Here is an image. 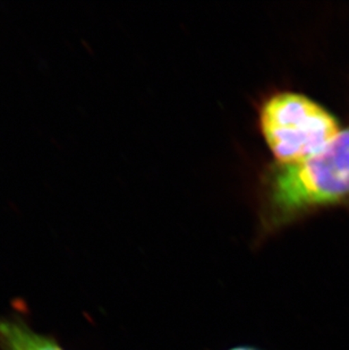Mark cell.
I'll return each mask as SVG.
<instances>
[{
	"instance_id": "6da1fadb",
	"label": "cell",
	"mask_w": 349,
	"mask_h": 350,
	"mask_svg": "<svg viewBox=\"0 0 349 350\" xmlns=\"http://www.w3.org/2000/svg\"><path fill=\"white\" fill-rule=\"evenodd\" d=\"M349 196V129L303 161L272 165L264 176L261 232L285 228L314 208Z\"/></svg>"
},
{
	"instance_id": "7a4b0ae2",
	"label": "cell",
	"mask_w": 349,
	"mask_h": 350,
	"mask_svg": "<svg viewBox=\"0 0 349 350\" xmlns=\"http://www.w3.org/2000/svg\"><path fill=\"white\" fill-rule=\"evenodd\" d=\"M261 132L277 163L288 165L315 156L340 132L336 119L303 94L280 92L264 103Z\"/></svg>"
},
{
	"instance_id": "3957f363",
	"label": "cell",
	"mask_w": 349,
	"mask_h": 350,
	"mask_svg": "<svg viewBox=\"0 0 349 350\" xmlns=\"http://www.w3.org/2000/svg\"><path fill=\"white\" fill-rule=\"evenodd\" d=\"M0 350H66L55 338L34 330L22 317H0Z\"/></svg>"
},
{
	"instance_id": "277c9868",
	"label": "cell",
	"mask_w": 349,
	"mask_h": 350,
	"mask_svg": "<svg viewBox=\"0 0 349 350\" xmlns=\"http://www.w3.org/2000/svg\"><path fill=\"white\" fill-rule=\"evenodd\" d=\"M226 350H262L260 348L254 347V346H247V345H242V346H235V347L228 348Z\"/></svg>"
}]
</instances>
